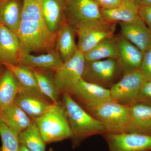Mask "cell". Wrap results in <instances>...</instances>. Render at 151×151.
<instances>
[{"label": "cell", "mask_w": 151, "mask_h": 151, "mask_svg": "<svg viewBox=\"0 0 151 151\" xmlns=\"http://www.w3.org/2000/svg\"><path fill=\"white\" fill-rule=\"evenodd\" d=\"M19 151H30L29 150H28L26 147H25L24 145H22V144H20V148H19Z\"/></svg>", "instance_id": "cell-34"}, {"label": "cell", "mask_w": 151, "mask_h": 151, "mask_svg": "<svg viewBox=\"0 0 151 151\" xmlns=\"http://www.w3.org/2000/svg\"><path fill=\"white\" fill-rule=\"evenodd\" d=\"M0 119L17 135L33 122L32 119L14 102L0 111Z\"/></svg>", "instance_id": "cell-20"}, {"label": "cell", "mask_w": 151, "mask_h": 151, "mask_svg": "<svg viewBox=\"0 0 151 151\" xmlns=\"http://www.w3.org/2000/svg\"><path fill=\"white\" fill-rule=\"evenodd\" d=\"M123 75L118 61L114 58H108L86 61L83 78L90 83L110 89Z\"/></svg>", "instance_id": "cell-6"}, {"label": "cell", "mask_w": 151, "mask_h": 151, "mask_svg": "<svg viewBox=\"0 0 151 151\" xmlns=\"http://www.w3.org/2000/svg\"><path fill=\"white\" fill-rule=\"evenodd\" d=\"M87 111L103 124L107 133L127 132L129 122V106L111 100Z\"/></svg>", "instance_id": "cell-5"}, {"label": "cell", "mask_w": 151, "mask_h": 151, "mask_svg": "<svg viewBox=\"0 0 151 151\" xmlns=\"http://www.w3.org/2000/svg\"><path fill=\"white\" fill-rule=\"evenodd\" d=\"M21 56V46L17 35L0 24V63L18 65Z\"/></svg>", "instance_id": "cell-13"}, {"label": "cell", "mask_w": 151, "mask_h": 151, "mask_svg": "<svg viewBox=\"0 0 151 151\" xmlns=\"http://www.w3.org/2000/svg\"><path fill=\"white\" fill-rule=\"evenodd\" d=\"M1 73V67H0V78H1V76L2 75Z\"/></svg>", "instance_id": "cell-36"}, {"label": "cell", "mask_w": 151, "mask_h": 151, "mask_svg": "<svg viewBox=\"0 0 151 151\" xmlns=\"http://www.w3.org/2000/svg\"><path fill=\"white\" fill-rule=\"evenodd\" d=\"M23 3L20 0L0 1V24L17 33L21 17Z\"/></svg>", "instance_id": "cell-22"}, {"label": "cell", "mask_w": 151, "mask_h": 151, "mask_svg": "<svg viewBox=\"0 0 151 151\" xmlns=\"http://www.w3.org/2000/svg\"><path fill=\"white\" fill-rule=\"evenodd\" d=\"M109 151H151V135L138 133L103 135Z\"/></svg>", "instance_id": "cell-9"}, {"label": "cell", "mask_w": 151, "mask_h": 151, "mask_svg": "<svg viewBox=\"0 0 151 151\" xmlns=\"http://www.w3.org/2000/svg\"><path fill=\"white\" fill-rule=\"evenodd\" d=\"M127 132L151 135V105L138 102L129 106Z\"/></svg>", "instance_id": "cell-16"}, {"label": "cell", "mask_w": 151, "mask_h": 151, "mask_svg": "<svg viewBox=\"0 0 151 151\" xmlns=\"http://www.w3.org/2000/svg\"><path fill=\"white\" fill-rule=\"evenodd\" d=\"M139 6L128 0H122L120 5L109 9H101L102 19L109 22L129 23L140 18Z\"/></svg>", "instance_id": "cell-19"}, {"label": "cell", "mask_w": 151, "mask_h": 151, "mask_svg": "<svg viewBox=\"0 0 151 151\" xmlns=\"http://www.w3.org/2000/svg\"><path fill=\"white\" fill-rule=\"evenodd\" d=\"M116 24L102 19L79 23L74 27L78 38L77 48L84 54L101 41L114 36Z\"/></svg>", "instance_id": "cell-4"}, {"label": "cell", "mask_w": 151, "mask_h": 151, "mask_svg": "<svg viewBox=\"0 0 151 151\" xmlns=\"http://www.w3.org/2000/svg\"><path fill=\"white\" fill-rule=\"evenodd\" d=\"M32 69L35 76L38 87L42 94L53 104L60 103L59 97L61 94L55 82L53 76L52 77L44 70Z\"/></svg>", "instance_id": "cell-25"}, {"label": "cell", "mask_w": 151, "mask_h": 151, "mask_svg": "<svg viewBox=\"0 0 151 151\" xmlns=\"http://www.w3.org/2000/svg\"><path fill=\"white\" fill-rule=\"evenodd\" d=\"M84 106L86 111L112 100L110 89L81 79L68 92Z\"/></svg>", "instance_id": "cell-10"}, {"label": "cell", "mask_w": 151, "mask_h": 151, "mask_svg": "<svg viewBox=\"0 0 151 151\" xmlns=\"http://www.w3.org/2000/svg\"><path fill=\"white\" fill-rule=\"evenodd\" d=\"M32 120L46 144L71 139L72 137L61 103L52 104L46 112Z\"/></svg>", "instance_id": "cell-3"}, {"label": "cell", "mask_w": 151, "mask_h": 151, "mask_svg": "<svg viewBox=\"0 0 151 151\" xmlns=\"http://www.w3.org/2000/svg\"><path fill=\"white\" fill-rule=\"evenodd\" d=\"M65 0H42V11L47 26L56 34L60 26L66 20Z\"/></svg>", "instance_id": "cell-21"}, {"label": "cell", "mask_w": 151, "mask_h": 151, "mask_svg": "<svg viewBox=\"0 0 151 151\" xmlns=\"http://www.w3.org/2000/svg\"><path fill=\"white\" fill-rule=\"evenodd\" d=\"M4 65L12 72L22 87L40 92L38 87L35 76L31 68L21 64H4Z\"/></svg>", "instance_id": "cell-27"}, {"label": "cell", "mask_w": 151, "mask_h": 151, "mask_svg": "<svg viewBox=\"0 0 151 151\" xmlns=\"http://www.w3.org/2000/svg\"><path fill=\"white\" fill-rule=\"evenodd\" d=\"M14 102L32 119L42 115L53 104L40 92L22 86Z\"/></svg>", "instance_id": "cell-12"}, {"label": "cell", "mask_w": 151, "mask_h": 151, "mask_svg": "<svg viewBox=\"0 0 151 151\" xmlns=\"http://www.w3.org/2000/svg\"><path fill=\"white\" fill-rule=\"evenodd\" d=\"M138 102L147 103L151 105V81H143Z\"/></svg>", "instance_id": "cell-30"}, {"label": "cell", "mask_w": 151, "mask_h": 151, "mask_svg": "<svg viewBox=\"0 0 151 151\" xmlns=\"http://www.w3.org/2000/svg\"><path fill=\"white\" fill-rule=\"evenodd\" d=\"M63 61L56 50H50L45 54L35 55L25 53L22 55L20 64L34 69L41 70H53L55 72Z\"/></svg>", "instance_id": "cell-18"}, {"label": "cell", "mask_w": 151, "mask_h": 151, "mask_svg": "<svg viewBox=\"0 0 151 151\" xmlns=\"http://www.w3.org/2000/svg\"><path fill=\"white\" fill-rule=\"evenodd\" d=\"M48 151H53V150H52V149L50 148V149Z\"/></svg>", "instance_id": "cell-37"}, {"label": "cell", "mask_w": 151, "mask_h": 151, "mask_svg": "<svg viewBox=\"0 0 151 151\" xmlns=\"http://www.w3.org/2000/svg\"><path fill=\"white\" fill-rule=\"evenodd\" d=\"M121 35L144 52L151 49V30L140 18L129 23L119 22Z\"/></svg>", "instance_id": "cell-14"}, {"label": "cell", "mask_w": 151, "mask_h": 151, "mask_svg": "<svg viewBox=\"0 0 151 151\" xmlns=\"http://www.w3.org/2000/svg\"><path fill=\"white\" fill-rule=\"evenodd\" d=\"M21 87L12 72L6 68L0 78V111L14 103Z\"/></svg>", "instance_id": "cell-23"}, {"label": "cell", "mask_w": 151, "mask_h": 151, "mask_svg": "<svg viewBox=\"0 0 151 151\" xmlns=\"http://www.w3.org/2000/svg\"><path fill=\"white\" fill-rule=\"evenodd\" d=\"M84 55L86 61H95L108 58L117 59L118 55L117 37L114 35L103 40Z\"/></svg>", "instance_id": "cell-24"}, {"label": "cell", "mask_w": 151, "mask_h": 151, "mask_svg": "<svg viewBox=\"0 0 151 151\" xmlns=\"http://www.w3.org/2000/svg\"><path fill=\"white\" fill-rule=\"evenodd\" d=\"M20 22L17 35L20 42L22 55L52 50L56 34L50 31L44 19L42 0H23Z\"/></svg>", "instance_id": "cell-1"}, {"label": "cell", "mask_w": 151, "mask_h": 151, "mask_svg": "<svg viewBox=\"0 0 151 151\" xmlns=\"http://www.w3.org/2000/svg\"><path fill=\"white\" fill-rule=\"evenodd\" d=\"M0 1H1V0H0Z\"/></svg>", "instance_id": "cell-38"}, {"label": "cell", "mask_w": 151, "mask_h": 151, "mask_svg": "<svg viewBox=\"0 0 151 151\" xmlns=\"http://www.w3.org/2000/svg\"><path fill=\"white\" fill-rule=\"evenodd\" d=\"M141 5L151 6V0H140Z\"/></svg>", "instance_id": "cell-33"}, {"label": "cell", "mask_w": 151, "mask_h": 151, "mask_svg": "<svg viewBox=\"0 0 151 151\" xmlns=\"http://www.w3.org/2000/svg\"><path fill=\"white\" fill-rule=\"evenodd\" d=\"M0 137L2 146L1 151H19L20 143L18 135L0 119Z\"/></svg>", "instance_id": "cell-28"}, {"label": "cell", "mask_w": 151, "mask_h": 151, "mask_svg": "<svg viewBox=\"0 0 151 151\" xmlns=\"http://www.w3.org/2000/svg\"><path fill=\"white\" fill-rule=\"evenodd\" d=\"M143 53L140 70L144 81H151V49Z\"/></svg>", "instance_id": "cell-29"}, {"label": "cell", "mask_w": 151, "mask_h": 151, "mask_svg": "<svg viewBox=\"0 0 151 151\" xmlns=\"http://www.w3.org/2000/svg\"><path fill=\"white\" fill-rule=\"evenodd\" d=\"M102 9H109L120 5L122 0H94Z\"/></svg>", "instance_id": "cell-32"}, {"label": "cell", "mask_w": 151, "mask_h": 151, "mask_svg": "<svg viewBox=\"0 0 151 151\" xmlns=\"http://www.w3.org/2000/svg\"><path fill=\"white\" fill-rule=\"evenodd\" d=\"M75 28L66 21L60 26L56 33L55 47L63 62L70 58L77 48L76 43Z\"/></svg>", "instance_id": "cell-17"}, {"label": "cell", "mask_w": 151, "mask_h": 151, "mask_svg": "<svg viewBox=\"0 0 151 151\" xmlns=\"http://www.w3.org/2000/svg\"><path fill=\"white\" fill-rule=\"evenodd\" d=\"M118 55L117 60L123 74L132 70H140L143 52L122 37H117Z\"/></svg>", "instance_id": "cell-15"}, {"label": "cell", "mask_w": 151, "mask_h": 151, "mask_svg": "<svg viewBox=\"0 0 151 151\" xmlns=\"http://www.w3.org/2000/svg\"><path fill=\"white\" fill-rule=\"evenodd\" d=\"M128 1L132 2L138 6H140L141 5L140 0H128Z\"/></svg>", "instance_id": "cell-35"}, {"label": "cell", "mask_w": 151, "mask_h": 151, "mask_svg": "<svg viewBox=\"0 0 151 151\" xmlns=\"http://www.w3.org/2000/svg\"><path fill=\"white\" fill-rule=\"evenodd\" d=\"M66 21L73 27L85 21L102 19L101 9L94 0H65Z\"/></svg>", "instance_id": "cell-11"}, {"label": "cell", "mask_w": 151, "mask_h": 151, "mask_svg": "<svg viewBox=\"0 0 151 151\" xmlns=\"http://www.w3.org/2000/svg\"><path fill=\"white\" fill-rule=\"evenodd\" d=\"M140 18L151 30V6L141 5L139 10Z\"/></svg>", "instance_id": "cell-31"}, {"label": "cell", "mask_w": 151, "mask_h": 151, "mask_svg": "<svg viewBox=\"0 0 151 151\" xmlns=\"http://www.w3.org/2000/svg\"><path fill=\"white\" fill-rule=\"evenodd\" d=\"M86 60L78 49L55 72V82L61 94L69 92L83 78Z\"/></svg>", "instance_id": "cell-7"}, {"label": "cell", "mask_w": 151, "mask_h": 151, "mask_svg": "<svg viewBox=\"0 0 151 151\" xmlns=\"http://www.w3.org/2000/svg\"><path fill=\"white\" fill-rule=\"evenodd\" d=\"M19 142L30 151H46V143L35 123L32 124L18 135Z\"/></svg>", "instance_id": "cell-26"}, {"label": "cell", "mask_w": 151, "mask_h": 151, "mask_svg": "<svg viewBox=\"0 0 151 151\" xmlns=\"http://www.w3.org/2000/svg\"><path fill=\"white\" fill-rule=\"evenodd\" d=\"M62 94L61 103L72 134L73 146L89 137L107 133L103 124L84 110L69 93Z\"/></svg>", "instance_id": "cell-2"}, {"label": "cell", "mask_w": 151, "mask_h": 151, "mask_svg": "<svg viewBox=\"0 0 151 151\" xmlns=\"http://www.w3.org/2000/svg\"><path fill=\"white\" fill-rule=\"evenodd\" d=\"M144 81L140 70L124 73L109 89L112 100L127 106L137 103Z\"/></svg>", "instance_id": "cell-8"}]
</instances>
